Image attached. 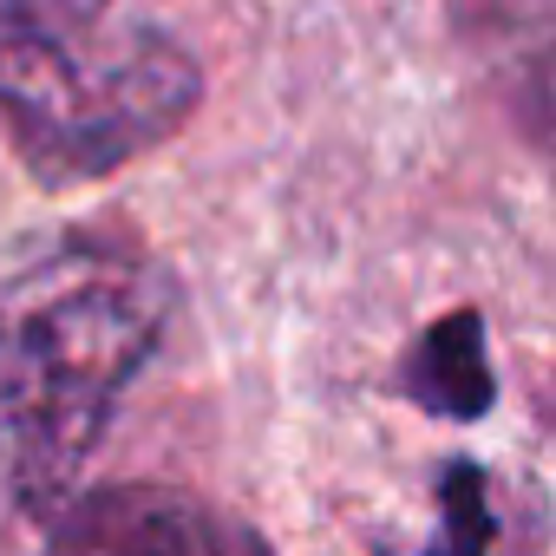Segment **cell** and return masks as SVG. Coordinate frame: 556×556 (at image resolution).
<instances>
[{
    "label": "cell",
    "instance_id": "6da1fadb",
    "mask_svg": "<svg viewBox=\"0 0 556 556\" xmlns=\"http://www.w3.org/2000/svg\"><path fill=\"white\" fill-rule=\"evenodd\" d=\"M164 315L157 262L118 236H60L0 275V458L27 510L73 497Z\"/></svg>",
    "mask_w": 556,
    "mask_h": 556
},
{
    "label": "cell",
    "instance_id": "3957f363",
    "mask_svg": "<svg viewBox=\"0 0 556 556\" xmlns=\"http://www.w3.org/2000/svg\"><path fill=\"white\" fill-rule=\"evenodd\" d=\"M47 556H275L255 523L177 484H105L66 497Z\"/></svg>",
    "mask_w": 556,
    "mask_h": 556
},
{
    "label": "cell",
    "instance_id": "5b68a950",
    "mask_svg": "<svg viewBox=\"0 0 556 556\" xmlns=\"http://www.w3.org/2000/svg\"><path fill=\"white\" fill-rule=\"evenodd\" d=\"M406 393L419 413L432 419H484L497 400V374H491V348H484V321L471 308L439 315L413 354H406Z\"/></svg>",
    "mask_w": 556,
    "mask_h": 556
},
{
    "label": "cell",
    "instance_id": "7a4b0ae2",
    "mask_svg": "<svg viewBox=\"0 0 556 556\" xmlns=\"http://www.w3.org/2000/svg\"><path fill=\"white\" fill-rule=\"evenodd\" d=\"M197 86V60L131 0H0V125L47 184L138 164Z\"/></svg>",
    "mask_w": 556,
    "mask_h": 556
},
{
    "label": "cell",
    "instance_id": "8992f818",
    "mask_svg": "<svg viewBox=\"0 0 556 556\" xmlns=\"http://www.w3.org/2000/svg\"><path fill=\"white\" fill-rule=\"evenodd\" d=\"M491 543V510H484V478L471 465H452L439 484V530L426 536L419 556H484Z\"/></svg>",
    "mask_w": 556,
    "mask_h": 556
},
{
    "label": "cell",
    "instance_id": "277c9868",
    "mask_svg": "<svg viewBox=\"0 0 556 556\" xmlns=\"http://www.w3.org/2000/svg\"><path fill=\"white\" fill-rule=\"evenodd\" d=\"M465 27L536 144L549 131V0H465Z\"/></svg>",
    "mask_w": 556,
    "mask_h": 556
}]
</instances>
